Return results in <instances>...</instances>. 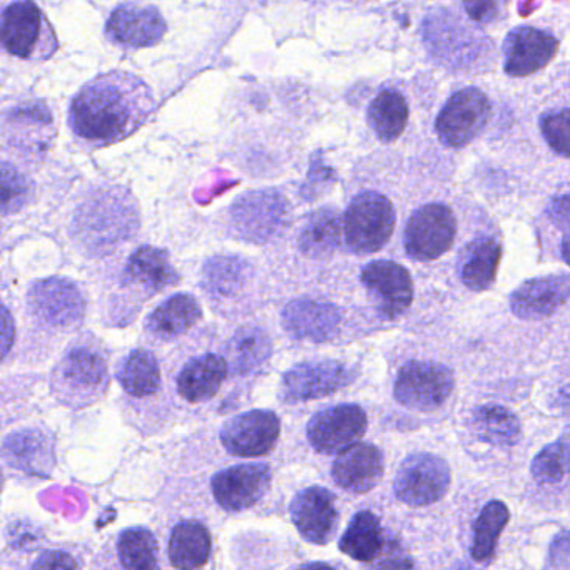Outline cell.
Returning <instances> with one entry per match:
<instances>
[{
  "label": "cell",
  "mask_w": 570,
  "mask_h": 570,
  "mask_svg": "<svg viewBox=\"0 0 570 570\" xmlns=\"http://www.w3.org/2000/svg\"><path fill=\"white\" fill-rule=\"evenodd\" d=\"M151 88L129 72L98 76L75 96L69 126L76 138L92 148L118 145L155 115Z\"/></svg>",
  "instance_id": "6da1fadb"
},
{
  "label": "cell",
  "mask_w": 570,
  "mask_h": 570,
  "mask_svg": "<svg viewBox=\"0 0 570 570\" xmlns=\"http://www.w3.org/2000/svg\"><path fill=\"white\" fill-rule=\"evenodd\" d=\"M2 42L19 59H48L58 51L55 31L32 0H12L6 6Z\"/></svg>",
  "instance_id": "7a4b0ae2"
},
{
  "label": "cell",
  "mask_w": 570,
  "mask_h": 570,
  "mask_svg": "<svg viewBox=\"0 0 570 570\" xmlns=\"http://www.w3.org/2000/svg\"><path fill=\"white\" fill-rule=\"evenodd\" d=\"M395 209L389 198L375 191L360 193L345 213L346 246L356 255L380 252L392 238Z\"/></svg>",
  "instance_id": "3957f363"
},
{
  "label": "cell",
  "mask_w": 570,
  "mask_h": 570,
  "mask_svg": "<svg viewBox=\"0 0 570 570\" xmlns=\"http://www.w3.org/2000/svg\"><path fill=\"white\" fill-rule=\"evenodd\" d=\"M56 392L72 405H88L105 393L108 363L88 345L72 346L55 370Z\"/></svg>",
  "instance_id": "277c9868"
},
{
  "label": "cell",
  "mask_w": 570,
  "mask_h": 570,
  "mask_svg": "<svg viewBox=\"0 0 570 570\" xmlns=\"http://www.w3.org/2000/svg\"><path fill=\"white\" fill-rule=\"evenodd\" d=\"M452 475L445 460L432 453H412L396 472V497L413 507L439 502L449 492Z\"/></svg>",
  "instance_id": "5b68a950"
},
{
  "label": "cell",
  "mask_w": 570,
  "mask_h": 570,
  "mask_svg": "<svg viewBox=\"0 0 570 570\" xmlns=\"http://www.w3.org/2000/svg\"><path fill=\"white\" fill-rule=\"evenodd\" d=\"M453 385V373L446 366L433 362H409L400 370L393 393L396 402L406 409L430 412L449 400Z\"/></svg>",
  "instance_id": "8992f818"
},
{
  "label": "cell",
  "mask_w": 570,
  "mask_h": 570,
  "mask_svg": "<svg viewBox=\"0 0 570 570\" xmlns=\"http://www.w3.org/2000/svg\"><path fill=\"white\" fill-rule=\"evenodd\" d=\"M456 222L449 206L432 203L413 213L406 223L405 249L416 262H432L452 248Z\"/></svg>",
  "instance_id": "52a82bcc"
},
{
  "label": "cell",
  "mask_w": 570,
  "mask_h": 570,
  "mask_svg": "<svg viewBox=\"0 0 570 570\" xmlns=\"http://www.w3.org/2000/svg\"><path fill=\"white\" fill-rule=\"evenodd\" d=\"M490 102L480 89L466 88L446 101L436 118L440 141L450 148H463L485 129L490 118Z\"/></svg>",
  "instance_id": "ba28073f"
},
{
  "label": "cell",
  "mask_w": 570,
  "mask_h": 570,
  "mask_svg": "<svg viewBox=\"0 0 570 570\" xmlns=\"http://www.w3.org/2000/svg\"><path fill=\"white\" fill-rule=\"evenodd\" d=\"M282 433L279 416L272 410H249L226 420L219 440L228 453L243 459L268 455Z\"/></svg>",
  "instance_id": "9c48e42d"
},
{
  "label": "cell",
  "mask_w": 570,
  "mask_h": 570,
  "mask_svg": "<svg viewBox=\"0 0 570 570\" xmlns=\"http://www.w3.org/2000/svg\"><path fill=\"white\" fill-rule=\"evenodd\" d=\"M366 429L365 410L355 403H342L315 413L306 426V435L316 452L332 455L358 442Z\"/></svg>",
  "instance_id": "30bf717a"
},
{
  "label": "cell",
  "mask_w": 570,
  "mask_h": 570,
  "mask_svg": "<svg viewBox=\"0 0 570 570\" xmlns=\"http://www.w3.org/2000/svg\"><path fill=\"white\" fill-rule=\"evenodd\" d=\"M272 479V469L266 463H239L213 476V495L226 512H243L268 493Z\"/></svg>",
  "instance_id": "8fae6325"
},
{
  "label": "cell",
  "mask_w": 570,
  "mask_h": 570,
  "mask_svg": "<svg viewBox=\"0 0 570 570\" xmlns=\"http://www.w3.org/2000/svg\"><path fill=\"white\" fill-rule=\"evenodd\" d=\"M353 379L355 373L335 360L299 363L283 376L279 399L286 403L322 399L345 389Z\"/></svg>",
  "instance_id": "7c38bea8"
},
{
  "label": "cell",
  "mask_w": 570,
  "mask_h": 570,
  "mask_svg": "<svg viewBox=\"0 0 570 570\" xmlns=\"http://www.w3.org/2000/svg\"><path fill=\"white\" fill-rule=\"evenodd\" d=\"M289 512L299 535L308 542L326 546L336 535L340 522L336 499L325 487L313 485L299 490Z\"/></svg>",
  "instance_id": "4fadbf2b"
},
{
  "label": "cell",
  "mask_w": 570,
  "mask_h": 570,
  "mask_svg": "<svg viewBox=\"0 0 570 570\" xmlns=\"http://www.w3.org/2000/svg\"><path fill=\"white\" fill-rule=\"evenodd\" d=\"M362 283L379 312L389 318L402 315L412 305V276L399 263H370L363 268Z\"/></svg>",
  "instance_id": "5bb4252c"
},
{
  "label": "cell",
  "mask_w": 570,
  "mask_h": 570,
  "mask_svg": "<svg viewBox=\"0 0 570 570\" xmlns=\"http://www.w3.org/2000/svg\"><path fill=\"white\" fill-rule=\"evenodd\" d=\"M29 305L41 322L56 328L76 325L85 316V299L69 279L49 278L36 283L29 292Z\"/></svg>",
  "instance_id": "9a60e30c"
},
{
  "label": "cell",
  "mask_w": 570,
  "mask_h": 570,
  "mask_svg": "<svg viewBox=\"0 0 570 570\" xmlns=\"http://www.w3.org/2000/svg\"><path fill=\"white\" fill-rule=\"evenodd\" d=\"M106 35L125 49L151 48L165 38L166 22L153 6L122 4L109 18Z\"/></svg>",
  "instance_id": "2e32d148"
},
{
  "label": "cell",
  "mask_w": 570,
  "mask_h": 570,
  "mask_svg": "<svg viewBox=\"0 0 570 570\" xmlns=\"http://www.w3.org/2000/svg\"><path fill=\"white\" fill-rule=\"evenodd\" d=\"M559 42L552 35L533 28L513 29L503 45V66L512 78H525L546 68L556 56Z\"/></svg>",
  "instance_id": "e0dca14e"
},
{
  "label": "cell",
  "mask_w": 570,
  "mask_h": 570,
  "mask_svg": "<svg viewBox=\"0 0 570 570\" xmlns=\"http://www.w3.org/2000/svg\"><path fill=\"white\" fill-rule=\"evenodd\" d=\"M383 453L372 443H353L338 453L332 466L336 485L353 493H366L382 480Z\"/></svg>",
  "instance_id": "ac0fdd59"
},
{
  "label": "cell",
  "mask_w": 570,
  "mask_h": 570,
  "mask_svg": "<svg viewBox=\"0 0 570 570\" xmlns=\"http://www.w3.org/2000/svg\"><path fill=\"white\" fill-rule=\"evenodd\" d=\"M570 298V279L542 276L529 279L510 298V308L519 318L540 320L556 313Z\"/></svg>",
  "instance_id": "d6986e66"
},
{
  "label": "cell",
  "mask_w": 570,
  "mask_h": 570,
  "mask_svg": "<svg viewBox=\"0 0 570 570\" xmlns=\"http://www.w3.org/2000/svg\"><path fill=\"white\" fill-rule=\"evenodd\" d=\"M283 325L293 338L328 342L338 332L340 313L330 303L296 299L283 312Z\"/></svg>",
  "instance_id": "ffe728a7"
},
{
  "label": "cell",
  "mask_w": 570,
  "mask_h": 570,
  "mask_svg": "<svg viewBox=\"0 0 570 570\" xmlns=\"http://www.w3.org/2000/svg\"><path fill=\"white\" fill-rule=\"evenodd\" d=\"M228 363L215 353H203L185 363L176 376L179 396L189 403L215 399L228 375Z\"/></svg>",
  "instance_id": "44dd1931"
},
{
  "label": "cell",
  "mask_w": 570,
  "mask_h": 570,
  "mask_svg": "<svg viewBox=\"0 0 570 570\" xmlns=\"http://www.w3.org/2000/svg\"><path fill=\"white\" fill-rule=\"evenodd\" d=\"M202 316L203 309L195 296L176 293L153 309L146 330L156 338L175 340L191 330Z\"/></svg>",
  "instance_id": "7402d4cb"
},
{
  "label": "cell",
  "mask_w": 570,
  "mask_h": 570,
  "mask_svg": "<svg viewBox=\"0 0 570 570\" xmlns=\"http://www.w3.org/2000/svg\"><path fill=\"white\" fill-rule=\"evenodd\" d=\"M213 540L208 527L198 520H185L171 530L168 556L178 569H199L208 563Z\"/></svg>",
  "instance_id": "603a6c76"
},
{
  "label": "cell",
  "mask_w": 570,
  "mask_h": 570,
  "mask_svg": "<svg viewBox=\"0 0 570 570\" xmlns=\"http://www.w3.org/2000/svg\"><path fill=\"white\" fill-rule=\"evenodd\" d=\"M126 276L129 282L142 286L149 295H155L178 282L168 253L156 246H141L136 249L126 263Z\"/></svg>",
  "instance_id": "cb8c5ba5"
},
{
  "label": "cell",
  "mask_w": 570,
  "mask_h": 570,
  "mask_svg": "<svg viewBox=\"0 0 570 570\" xmlns=\"http://www.w3.org/2000/svg\"><path fill=\"white\" fill-rule=\"evenodd\" d=\"M116 379L128 395L136 399L155 395L161 386V368H159L158 358L149 350H132L119 363Z\"/></svg>",
  "instance_id": "d4e9b609"
},
{
  "label": "cell",
  "mask_w": 570,
  "mask_h": 570,
  "mask_svg": "<svg viewBox=\"0 0 570 570\" xmlns=\"http://www.w3.org/2000/svg\"><path fill=\"white\" fill-rule=\"evenodd\" d=\"M340 550L356 562H373L383 549L379 517L370 510L355 513L340 539Z\"/></svg>",
  "instance_id": "484cf974"
},
{
  "label": "cell",
  "mask_w": 570,
  "mask_h": 570,
  "mask_svg": "<svg viewBox=\"0 0 570 570\" xmlns=\"http://www.w3.org/2000/svg\"><path fill=\"white\" fill-rule=\"evenodd\" d=\"M228 368L235 375L255 372L268 362L272 355V340L265 330L248 326L238 330L226 346Z\"/></svg>",
  "instance_id": "4316f807"
},
{
  "label": "cell",
  "mask_w": 570,
  "mask_h": 570,
  "mask_svg": "<svg viewBox=\"0 0 570 570\" xmlns=\"http://www.w3.org/2000/svg\"><path fill=\"white\" fill-rule=\"evenodd\" d=\"M342 222L335 209H320L309 216L299 233L298 245L303 255L322 259L332 255L340 245Z\"/></svg>",
  "instance_id": "83f0119b"
},
{
  "label": "cell",
  "mask_w": 570,
  "mask_h": 570,
  "mask_svg": "<svg viewBox=\"0 0 570 570\" xmlns=\"http://www.w3.org/2000/svg\"><path fill=\"white\" fill-rule=\"evenodd\" d=\"M502 248L492 238H479L466 246L462 263V279L466 288L483 292L492 285L499 269Z\"/></svg>",
  "instance_id": "f1b7e54d"
},
{
  "label": "cell",
  "mask_w": 570,
  "mask_h": 570,
  "mask_svg": "<svg viewBox=\"0 0 570 570\" xmlns=\"http://www.w3.org/2000/svg\"><path fill=\"white\" fill-rule=\"evenodd\" d=\"M370 128L383 142H392L402 136L409 122V105L400 92L385 89L380 92L368 108Z\"/></svg>",
  "instance_id": "f546056e"
},
{
  "label": "cell",
  "mask_w": 570,
  "mask_h": 570,
  "mask_svg": "<svg viewBox=\"0 0 570 570\" xmlns=\"http://www.w3.org/2000/svg\"><path fill=\"white\" fill-rule=\"evenodd\" d=\"M472 429L483 442L495 446H512L522 436L519 419L499 405L480 406L473 412Z\"/></svg>",
  "instance_id": "4dcf8cb0"
},
{
  "label": "cell",
  "mask_w": 570,
  "mask_h": 570,
  "mask_svg": "<svg viewBox=\"0 0 570 570\" xmlns=\"http://www.w3.org/2000/svg\"><path fill=\"white\" fill-rule=\"evenodd\" d=\"M118 559L125 569L148 570L159 566L158 539L146 527H129L118 537Z\"/></svg>",
  "instance_id": "1f68e13d"
},
{
  "label": "cell",
  "mask_w": 570,
  "mask_h": 570,
  "mask_svg": "<svg viewBox=\"0 0 570 570\" xmlns=\"http://www.w3.org/2000/svg\"><path fill=\"white\" fill-rule=\"evenodd\" d=\"M509 509L500 500H492L483 507L475 522L472 549H470L473 560L485 563L493 559L500 533L509 523Z\"/></svg>",
  "instance_id": "d6a6232c"
},
{
  "label": "cell",
  "mask_w": 570,
  "mask_h": 570,
  "mask_svg": "<svg viewBox=\"0 0 570 570\" xmlns=\"http://www.w3.org/2000/svg\"><path fill=\"white\" fill-rule=\"evenodd\" d=\"M249 268L236 256H218L205 268L206 285L218 296H232L245 286Z\"/></svg>",
  "instance_id": "836d02e7"
},
{
  "label": "cell",
  "mask_w": 570,
  "mask_h": 570,
  "mask_svg": "<svg viewBox=\"0 0 570 570\" xmlns=\"http://www.w3.org/2000/svg\"><path fill=\"white\" fill-rule=\"evenodd\" d=\"M532 475L540 483H556L570 475V439L563 436L559 442L546 446L533 459Z\"/></svg>",
  "instance_id": "e575fe53"
},
{
  "label": "cell",
  "mask_w": 570,
  "mask_h": 570,
  "mask_svg": "<svg viewBox=\"0 0 570 570\" xmlns=\"http://www.w3.org/2000/svg\"><path fill=\"white\" fill-rule=\"evenodd\" d=\"M540 129L553 151L570 158V109L547 112L540 119Z\"/></svg>",
  "instance_id": "d590c367"
},
{
  "label": "cell",
  "mask_w": 570,
  "mask_h": 570,
  "mask_svg": "<svg viewBox=\"0 0 570 570\" xmlns=\"http://www.w3.org/2000/svg\"><path fill=\"white\" fill-rule=\"evenodd\" d=\"M28 196L26 179L11 166L4 165V213L16 212L24 205Z\"/></svg>",
  "instance_id": "8d00e7d4"
},
{
  "label": "cell",
  "mask_w": 570,
  "mask_h": 570,
  "mask_svg": "<svg viewBox=\"0 0 570 570\" xmlns=\"http://www.w3.org/2000/svg\"><path fill=\"white\" fill-rule=\"evenodd\" d=\"M463 8L473 21L489 24L497 18L499 0H463Z\"/></svg>",
  "instance_id": "74e56055"
},
{
  "label": "cell",
  "mask_w": 570,
  "mask_h": 570,
  "mask_svg": "<svg viewBox=\"0 0 570 570\" xmlns=\"http://www.w3.org/2000/svg\"><path fill=\"white\" fill-rule=\"evenodd\" d=\"M35 569H78L79 562H76L75 557L59 550H51V552L42 553L35 563Z\"/></svg>",
  "instance_id": "f35d334b"
},
{
  "label": "cell",
  "mask_w": 570,
  "mask_h": 570,
  "mask_svg": "<svg viewBox=\"0 0 570 570\" xmlns=\"http://www.w3.org/2000/svg\"><path fill=\"white\" fill-rule=\"evenodd\" d=\"M549 218L559 229L570 226V195L559 196L549 206Z\"/></svg>",
  "instance_id": "ab89813d"
},
{
  "label": "cell",
  "mask_w": 570,
  "mask_h": 570,
  "mask_svg": "<svg viewBox=\"0 0 570 570\" xmlns=\"http://www.w3.org/2000/svg\"><path fill=\"white\" fill-rule=\"evenodd\" d=\"M2 340H4V352H2V355L8 356L16 340L14 320H12L8 308H4V335H2Z\"/></svg>",
  "instance_id": "60d3db41"
},
{
  "label": "cell",
  "mask_w": 570,
  "mask_h": 570,
  "mask_svg": "<svg viewBox=\"0 0 570 570\" xmlns=\"http://www.w3.org/2000/svg\"><path fill=\"white\" fill-rule=\"evenodd\" d=\"M562 258L567 265H570V226L569 228L563 229Z\"/></svg>",
  "instance_id": "b9f144b4"
}]
</instances>
